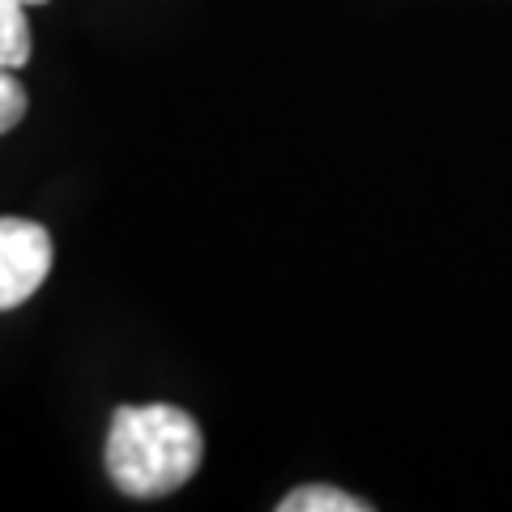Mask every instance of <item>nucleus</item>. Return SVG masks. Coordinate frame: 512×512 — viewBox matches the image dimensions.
<instances>
[{"mask_svg": "<svg viewBox=\"0 0 512 512\" xmlns=\"http://www.w3.org/2000/svg\"><path fill=\"white\" fill-rule=\"evenodd\" d=\"M26 107H30V99H26V90L18 82V73L0 69V137L26 120Z\"/></svg>", "mask_w": 512, "mask_h": 512, "instance_id": "5", "label": "nucleus"}, {"mask_svg": "<svg viewBox=\"0 0 512 512\" xmlns=\"http://www.w3.org/2000/svg\"><path fill=\"white\" fill-rule=\"evenodd\" d=\"M372 504L359 500L350 491H338V487H295L286 500H278V512H367Z\"/></svg>", "mask_w": 512, "mask_h": 512, "instance_id": "4", "label": "nucleus"}, {"mask_svg": "<svg viewBox=\"0 0 512 512\" xmlns=\"http://www.w3.org/2000/svg\"><path fill=\"white\" fill-rule=\"evenodd\" d=\"M201 427L180 406H120L107 431V474L133 500L180 491L201 470Z\"/></svg>", "mask_w": 512, "mask_h": 512, "instance_id": "1", "label": "nucleus"}, {"mask_svg": "<svg viewBox=\"0 0 512 512\" xmlns=\"http://www.w3.org/2000/svg\"><path fill=\"white\" fill-rule=\"evenodd\" d=\"M22 5H26V9H30V5H47V0H22Z\"/></svg>", "mask_w": 512, "mask_h": 512, "instance_id": "6", "label": "nucleus"}, {"mask_svg": "<svg viewBox=\"0 0 512 512\" xmlns=\"http://www.w3.org/2000/svg\"><path fill=\"white\" fill-rule=\"evenodd\" d=\"M30 64V22L22 0H0V69H26Z\"/></svg>", "mask_w": 512, "mask_h": 512, "instance_id": "3", "label": "nucleus"}, {"mask_svg": "<svg viewBox=\"0 0 512 512\" xmlns=\"http://www.w3.org/2000/svg\"><path fill=\"white\" fill-rule=\"evenodd\" d=\"M52 269V235L30 218H0V312L18 308Z\"/></svg>", "mask_w": 512, "mask_h": 512, "instance_id": "2", "label": "nucleus"}]
</instances>
